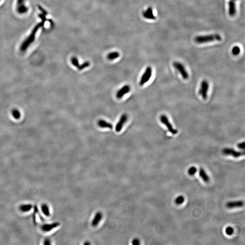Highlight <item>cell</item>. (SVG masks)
I'll list each match as a JSON object with an SVG mask.
<instances>
[{
    "mask_svg": "<svg viewBox=\"0 0 245 245\" xmlns=\"http://www.w3.org/2000/svg\"><path fill=\"white\" fill-rule=\"evenodd\" d=\"M196 42L198 44L206 43L213 41H220L222 40V37L220 35L212 34L206 35H200L195 38Z\"/></svg>",
    "mask_w": 245,
    "mask_h": 245,
    "instance_id": "2",
    "label": "cell"
},
{
    "mask_svg": "<svg viewBox=\"0 0 245 245\" xmlns=\"http://www.w3.org/2000/svg\"><path fill=\"white\" fill-rule=\"evenodd\" d=\"M184 201V197L182 196H180L177 197L175 200V203L177 204H181L183 203Z\"/></svg>",
    "mask_w": 245,
    "mask_h": 245,
    "instance_id": "25",
    "label": "cell"
},
{
    "mask_svg": "<svg viewBox=\"0 0 245 245\" xmlns=\"http://www.w3.org/2000/svg\"><path fill=\"white\" fill-rule=\"evenodd\" d=\"M11 114H12L13 117L15 119H16V120H18V119H20L21 118V116H22L20 111L18 109H13L12 110Z\"/></svg>",
    "mask_w": 245,
    "mask_h": 245,
    "instance_id": "20",
    "label": "cell"
},
{
    "mask_svg": "<svg viewBox=\"0 0 245 245\" xmlns=\"http://www.w3.org/2000/svg\"><path fill=\"white\" fill-rule=\"evenodd\" d=\"M130 90V87L128 85H126L122 87L120 90L118 91L116 94L117 98L118 99H121L123 97L125 94L129 93Z\"/></svg>",
    "mask_w": 245,
    "mask_h": 245,
    "instance_id": "13",
    "label": "cell"
},
{
    "mask_svg": "<svg viewBox=\"0 0 245 245\" xmlns=\"http://www.w3.org/2000/svg\"><path fill=\"white\" fill-rule=\"evenodd\" d=\"M90 243H89V242H86V243H84V245H90Z\"/></svg>",
    "mask_w": 245,
    "mask_h": 245,
    "instance_id": "31",
    "label": "cell"
},
{
    "mask_svg": "<svg viewBox=\"0 0 245 245\" xmlns=\"http://www.w3.org/2000/svg\"><path fill=\"white\" fill-rule=\"evenodd\" d=\"M152 75V69L151 67H148L141 78L139 85L141 86H142L147 83L150 79Z\"/></svg>",
    "mask_w": 245,
    "mask_h": 245,
    "instance_id": "3",
    "label": "cell"
},
{
    "mask_svg": "<svg viewBox=\"0 0 245 245\" xmlns=\"http://www.w3.org/2000/svg\"><path fill=\"white\" fill-rule=\"evenodd\" d=\"M41 210L42 213L46 217H50L51 216V211L50 207L47 204L45 203L42 204L41 206Z\"/></svg>",
    "mask_w": 245,
    "mask_h": 245,
    "instance_id": "14",
    "label": "cell"
},
{
    "mask_svg": "<svg viewBox=\"0 0 245 245\" xmlns=\"http://www.w3.org/2000/svg\"><path fill=\"white\" fill-rule=\"evenodd\" d=\"M173 65L174 68L180 73L184 79H186L188 78L189 75L188 73L186 70L184 66L181 63L179 62H175L173 63Z\"/></svg>",
    "mask_w": 245,
    "mask_h": 245,
    "instance_id": "7",
    "label": "cell"
},
{
    "mask_svg": "<svg viewBox=\"0 0 245 245\" xmlns=\"http://www.w3.org/2000/svg\"><path fill=\"white\" fill-rule=\"evenodd\" d=\"M209 89V84L206 80H203L200 86L199 94L204 99H206L207 97V92Z\"/></svg>",
    "mask_w": 245,
    "mask_h": 245,
    "instance_id": "8",
    "label": "cell"
},
{
    "mask_svg": "<svg viewBox=\"0 0 245 245\" xmlns=\"http://www.w3.org/2000/svg\"><path fill=\"white\" fill-rule=\"evenodd\" d=\"M45 23L44 22H41L38 24L35 25V27L34 28L31 32V34L28 36V37L23 42L20 47V50L21 52H24L27 50V49L30 47L31 45L32 44L34 41L35 39V35L38 32L39 29L42 26H43Z\"/></svg>",
    "mask_w": 245,
    "mask_h": 245,
    "instance_id": "1",
    "label": "cell"
},
{
    "mask_svg": "<svg viewBox=\"0 0 245 245\" xmlns=\"http://www.w3.org/2000/svg\"><path fill=\"white\" fill-rule=\"evenodd\" d=\"M119 55H120V54L118 52H113L108 55L107 58L109 60L112 61V60H115V59L118 58Z\"/></svg>",
    "mask_w": 245,
    "mask_h": 245,
    "instance_id": "21",
    "label": "cell"
},
{
    "mask_svg": "<svg viewBox=\"0 0 245 245\" xmlns=\"http://www.w3.org/2000/svg\"><path fill=\"white\" fill-rule=\"evenodd\" d=\"M199 175H200V177L203 179V180L205 182L207 183L210 180L209 177H208L207 174H206V172L204 170L203 168H201L199 170Z\"/></svg>",
    "mask_w": 245,
    "mask_h": 245,
    "instance_id": "19",
    "label": "cell"
},
{
    "mask_svg": "<svg viewBox=\"0 0 245 245\" xmlns=\"http://www.w3.org/2000/svg\"><path fill=\"white\" fill-rule=\"evenodd\" d=\"M44 245H50L51 244V242L50 240L48 239H46L44 241Z\"/></svg>",
    "mask_w": 245,
    "mask_h": 245,
    "instance_id": "30",
    "label": "cell"
},
{
    "mask_svg": "<svg viewBox=\"0 0 245 245\" xmlns=\"http://www.w3.org/2000/svg\"><path fill=\"white\" fill-rule=\"evenodd\" d=\"M128 119V116L126 114H123L121 116L119 121L116 124V130L117 132H119L122 130L123 124L126 122Z\"/></svg>",
    "mask_w": 245,
    "mask_h": 245,
    "instance_id": "10",
    "label": "cell"
},
{
    "mask_svg": "<svg viewBox=\"0 0 245 245\" xmlns=\"http://www.w3.org/2000/svg\"><path fill=\"white\" fill-rule=\"evenodd\" d=\"M196 172V169L194 167H192L189 169L188 171L189 175H193L195 174Z\"/></svg>",
    "mask_w": 245,
    "mask_h": 245,
    "instance_id": "27",
    "label": "cell"
},
{
    "mask_svg": "<svg viewBox=\"0 0 245 245\" xmlns=\"http://www.w3.org/2000/svg\"><path fill=\"white\" fill-rule=\"evenodd\" d=\"M142 15L143 17L146 19L149 20H156V16L153 15V11L152 7H149L146 11L143 12Z\"/></svg>",
    "mask_w": 245,
    "mask_h": 245,
    "instance_id": "11",
    "label": "cell"
},
{
    "mask_svg": "<svg viewBox=\"0 0 245 245\" xmlns=\"http://www.w3.org/2000/svg\"><path fill=\"white\" fill-rule=\"evenodd\" d=\"M1 0H0V2H1Z\"/></svg>",
    "mask_w": 245,
    "mask_h": 245,
    "instance_id": "33",
    "label": "cell"
},
{
    "mask_svg": "<svg viewBox=\"0 0 245 245\" xmlns=\"http://www.w3.org/2000/svg\"><path fill=\"white\" fill-rule=\"evenodd\" d=\"M237 147H238L239 149H245V143L243 142L239 143V144L237 145Z\"/></svg>",
    "mask_w": 245,
    "mask_h": 245,
    "instance_id": "29",
    "label": "cell"
},
{
    "mask_svg": "<svg viewBox=\"0 0 245 245\" xmlns=\"http://www.w3.org/2000/svg\"><path fill=\"white\" fill-rule=\"evenodd\" d=\"M17 11L21 14L27 12L28 8L25 4V0H18Z\"/></svg>",
    "mask_w": 245,
    "mask_h": 245,
    "instance_id": "9",
    "label": "cell"
},
{
    "mask_svg": "<svg viewBox=\"0 0 245 245\" xmlns=\"http://www.w3.org/2000/svg\"><path fill=\"white\" fill-rule=\"evenodd\" d=\"M244 203L242 201H232L227 203L226 206L228 208H236L243 206Z\"/></svg>",
    "mask_w": 245,
    "mask_h": 245,
    "instance_id": "15",
    "label": "cell"
},
{
    "mask_svg": "<svg viewBox=\"0 0 245 245\" xmlns=\"http://www.w3.org/2000/svg\"><path fill=\"white\" fill-rule=\"evenodd\" d=\"M224 155H230L234 158H238L244 155V152L237 151L231 148H225L222 151Z\"/></svg>",
    "mask_w": 245,
    "mask_h": 245,
    "instance_id": "6",
    "label": "cell"
},
{
    "mask_svg": "<svg viewBox=\"0 0 245 245\" xmlns=\"http://www.w3.org/2000/svg\"><path fill=\"white\" fill-rule=\"evenodd\" d=\"M132 244L134 245H138L140 244V241L138 239H134L132 241Z\"/></svg>",
    "mask_w": 245,
    "mask_h": 245,
    "instance_id": "28",
    "label": "cell"
},
{
    "mask_svg": "<svg viewBox=\"0 0 245 245\" xmlns=\"http://www.w3.org/2000/svg\"><path fill=\"white\" fill-rule=\"evenodd\" d=\"M233 1H235V0H233Z\"/></svg>",
    "mask_w": 245,
    "mask_h": 245,
    "instance_id": "32",
    "label": "cell"
},
{
    "mask_svg": "<svg viewBox=\"0 0 245 245\" xmlns=\"http://www.w3.org/2000/svg\"><path fill=\"white\" fill-rule=\"evenodd\" d=\"M60 225L58 222H54L51 223H45L41 226V230L45 233H49L54 229L58 227Z\"/></svg>",
    "mask_w": 245,
    "mask_h": 245,
    "instance_id": "5",
    "label": "cell"
},
{
    "mask_svg": "<svg viewBox=\"0 0 245 245\" xmlns=\"http://www.w3.org/2000/svg\"><path fill=\"white\" fill-rule=\"evenodd\" d=\"M241 49L238 46H235L232 49V53L233 55H237L240 54Z\"/></svg>",
    "mask_w": 245,
    "mask_h": 245,
    "instance_id": "23",
    "label": "cell"
},
{
    "mask_svg": "<svg viewBox=\"0 0 245 245\" xmlns=\"http://www.w3.org/2000/svg\"><path fill=\"white\" fill-rule=\"evenodd\" d=\"M33 208L32 204L25 203L20 205L18 207L19 211L22 213H27L30 212Z\"/></svg>",
    "mask_w": 245,
    "mask_h": 245,
    "instance_id": "12",
    "label": "cell"
},
{
    "mask_svg": "<svg viewBox=\"0 0 245 245\" xmlns=\"http://www.w3.org/2000/svg\"><path fill=\"white\" fill-rule=\"evenodd\" d=\"M102 218V214L101 212H98L95 215V217L91 223V224L93 227L97 226L99 223V222L101 221Z\"/></svg>",
    "mask_w": 245,
    "mask_h": 245,
    "instance_id": "16",
    "label": "cell"
},
{
    "mask_svg": "<svg viewBox=\"0 0 245 245\" xmlns=\"http://www.w3.org/2000/svg\"><path fill=\"white\" fill-rule=\"evenodd\" d=\"M236 13L235 3L234 1L231 0L229 2V14L231 16L235 15Z\"/></svg>",
    "mask_w": 245,
    "mask_h": 245,
    "instance_id": "17",
    "label": "cell"
},
{
    "mask_svg": "<svg viewBox=\"0 0 245 245\" xmlns=\"http://www.w3.org/2000/svg\"><path fill=\"white\" fill-rule=\"evenodd\" d=\"M98 124L99 127L102 128H108V129H112L113 128V125L111 123L106 122L103 119L99 120Z\"/></svg>",
    "mask_w": 245,
    "mask_h": 245,
    "instance_id": "18",
    "label": "cell"
},
{
    "mask_svg": "<svg viewBox=\"0 0 245 245\" xmlns=\"http://www.w3.org/2000/svg\"><path fill=\"white\" fill-rule=\"evenodd\" d=\"M71 61L73 65L77 68L79 66V60L76 57H72L71 59Z\"/></svg>",
    "mask_w": 245,
    "mask_h": 245,
    "instance_id": "24",
    "label": "cell"
},
{
    "mask_svg": "<svg viewBox=\"0 0 245 245\" xmlns=\"http://www.w3.org/2000/svg\"><path fill=\"white\" fill-rule=\"evenodd\" d=\"M225 232L228 235H232L233 233V229L231 227H228L226 229Z\"/></svg>",
    "mask_w": 245,
    "mask_h": 245,
    "instance_id": "26",
    "label": "cell"
},
{
    "mask_svg": "<svg viewBox=\"0 0 245 245\" xmlns=\"http://www.w3.org/2000/svg\"><path fill=\"white\" fill-rule=\"evenodd\" d=\"M161 122L162 123L166 126L169 131L173 134H176L178 133V131L173 128V126L172 125L171 123L170 122L168 119V117L165 115H162L161 116L160 118Z\"/></svg>",
    "mask_w": 245,
    "mask_h": 245,
    "instance_id": "4",
    "label": "cell"
},
{
    "mask_svg": "<svg viewBox=\"0 0 245 245\" xmlns=\"http://www.w3.org/2000/svg\"><path fill=\"white\" fill-rule=\"evenodd\" d=\"M89 65H90V62L89 61H86V62L82 63L81 65H79L77 68L79 70H83L84 69L89 66Z\"/></svg>",
    "mask_w": 245,
    "mask_h": 245,
    "instance_id": "22",
    "label": "cell"
}]
</instances>
